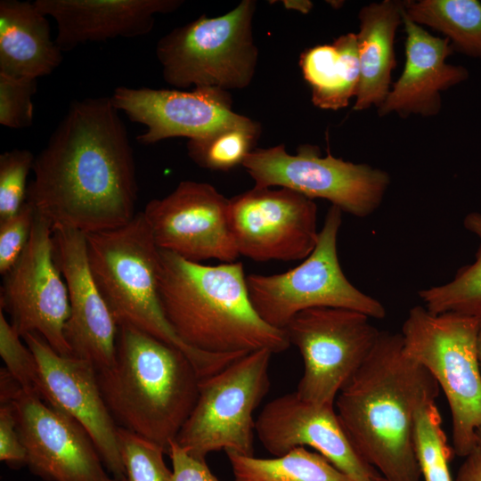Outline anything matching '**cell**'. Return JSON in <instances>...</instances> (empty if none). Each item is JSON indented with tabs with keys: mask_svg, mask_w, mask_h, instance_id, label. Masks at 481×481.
<instances>
[{
	"mask_svg": "<svg viewBox=\"0 0 481 481\" xmlns=\"http://www.w3.org/2000/svg\"><path fill=\"white\" fill-rule=\"evenodd\" d=\"M464 227L479 240L474 261L460 268L453 279L441 285L423 289L419 297L432 314L456 313L481 318V213L470 212Z\"/></svg>",
	"mask_w": 481,
	"mask_h": 481,
	"instance_id": "27",
	"label": "cell"
},
{
	"mask_svg": "<svg viewBox=\"0 0 481 481\" xmlns=\"http://www.w3.org/2000/svg\"><path fill=\"white\" fill-rule=\"evenodd\" d=\"M242 167L258 187H284L311 200L323 199L342 212L363 218L382 203L389 175L367 164L321 156L318 146L305 144L289 154L283 144L255 149Z\"/></svg>",
	"mask_w": 481,
	"mask_h": 481,
	"instance_id": "10",
	"label": "cell"
},
{
	"mask_svg": "<svg viewBox=\"0 0 481 481\" xmlns=\"http://www.w3.org/2000/svg\"><path fill=\"white\" fill-rule=\"evenodd\" d=\"M477 349L478 363H479L480 371H481V318H479V327H478L477 340Z\"/></svg>",
	"mask_w": 481,
	"mask_h": 481,
	"instance_id": "40",
	"label": "cell"
},
{
	"mask_svg": "<svg viewBox=\"0 0 481 481\" xmlns=\"http://www.w3.org/2000/svg\"><path fill=\"white\" fill-rule=\"evenodd\" d=\"M439 391L428 371L404 353L401 333L380 331L334 406L357 452L386 481H421L413 448L414 413Z\"/></svg>",
	"mask_w": 481,
	"mask_h": 481,
	"instance_id": "2",
	"label": "cell"
},
{
	"mask_svg": "<svg viewBox=\"0 0 481 481\" xmlns=\"http://www.w3.org/2000/svg\"><path fill=\"white\" fill-rule=\"evenodd\" d=\"M259 134V124L250 120L207 137L189 139L188 156L202 168L228 171L242 166L247 156L255 150Z\"/></svg>",
	"mask_w": 481,
	"mask_h": 481,
	"instance_id": "29",
	"label": "cell"
},
{
	"mask_svg": "<svg viewBox=\"0 0 481 481\" xmlns=\"http://www.w3.org/2000/svg\"><path fill=\"white\" fill-rule=\"evenodd\" d=\"M479 319L456 313L435 314L423 306L410 309L401 336L404 353L437 382L448 402L452 449L466 457L481 427V371L477 340Z\"/></svg>",
	"mask_w": 481,
	"mask_h": 481,
	"instance_id": "6",
	"label": "cell"
},
{
	"mask_svg": "<svg viewBox=\"0 0 481 481\" xmlns=\"http://www.w3.org/2000/svg\"><path fill=\"white\" fill-rule=\"evenodd\" d=\"M62 60L48 16L35 2L0 1V74L37 79L52 74Z\"/></svg>",
	"mask_w": 481,
	"mask_h": 481,
	"instance_id": "22",
	"label": "cell"
},
{
	"mask_svg": "<svg viewBox=\"0 0 481 481\" xmlns=\"http://www.w3.org/2000/svg\"><path fill=\"white\" fill-rule=\"evenodd\" d=\"M230 199L213 185L182 181L168 195L147 203L143 214L159 249L188 261L236 262L229 217Z\"/></svg>",
	"mask_w": 481,
	"mask_h": 481,
	"instance_id": "14",
	"label": "cell"
},
{
	"mask_svg": "<svg viewBox=\"0 0 481 481\" xmlns=\"http://www.w3.org/2000/svg\"><path fill=\"white\" fill-rule=\"evenodd\" d=\"M371 317L355 310L317 307L297 314L283 330L299 351L303 374L295 391L317 404L334 405L379 337Z\"/></svg>",
	"mask_w": 481,
	"mask_h": 481,
	"instance_id": "11",
	"label": "cell"
},
{
	"mask_svg": "<svg viewBox=\"0 0 481 481\" xmlns=\"http://www.w3.org/2000/svg\"><path fill=\"white\" fill-rule=\"evenodd\" d=\"M412 439L423 481H453L450 461L454 452L442 428L436 398L426 399L416 409Z\"/></svg>",
	"mask_w": 481,
	"mask_h": 481,
	"instance_id": "28",
	"label": "cell"
},
{
	"mask_svg": "<svg viewBox=\"0 0 481 481\" xmlns=\"http://www.w3.org/2000/svg\"><path fill=\"white\" fill-rule=\"evenodd\" d=\"M118 443L125 469L121 481H174L161 447L120 427Z\"/></svg>",
	"mask_w": 481,
	"mask_h": 481,
	"instance_id": "30",
	"label": "cell"
},
{
	"mask_svg": "<svg viewBox=\"0 0 481 481\" xmlns=\"http://www.w3.org/2000/svg\"><path fill=\"white\" fill-rule=\"evenodd\" d=\"M37 79L0 74V124L12 129L29 127Z\"/></svg>",
	"mask_w": 481,
	"mask_h": 481,
	"instance_id": "33",
	"label": "cell"
},
{
	"mask_svg": "<svg viewBox=\"0 0 481 481\" xmlns=\"http://www.w3.org/2000/svg\"><path fill=\"white\" fill-rule=\"evenodd\" d=\"M27 465L48 481H110L85 428L37 395L22 390L11 404Z\"/></svg>",
	"mask_w": 481,
	"mask_h": 481,
	"instance_id": "17",
	"label": "cell"
},
{
	"mask_svg": "<svg viewBox=\"0 0 481 481\" xmlns=\"http://www.w3.org/2000/svg\"><path fill=\"white\" fill-rule=\"evenodd\" d=\"M110 481H117V480H116V479H114V478H111V479H110Z\"/></svg>",
	"mask_w": 481,
	"mask_h": 481,
	"instance_id": "42",
	"label": "cell"
},
{
	"mask_svg": "<svg viewBox=\"0 0 481 481\" xmlns=\"http://www.w3.org/2000/svg\"><path fill=\"white\" fill-rule=\"evenodd\" d=\"M342 211L330 206L312 253L296 267L281 273L247 275L251 304L270 326L283 330L298 313L317 307L345 308L383 319L385 306L355 287L346 277L338 257Z\"/></svg>",
	"mask_w": 481,
	"mask_h": 481,
	"instance_id": "8",
	"label": "cell"
},
{
	"mask_svg": "<svg viewBox=\"0 0 481 481\" xmlns=\"http://www.w3.org/2000/svg\"><path fill=\"white\" fill-rule=\"evenodd\" d=\"M97 379L116 423L167 453L196 404L201 377L181 349L120 324L114 363Z\"/></svg>",
	"mask_w": 481,
	"mask_h": 481,
	"instance_id": "4",
	"label": "cell"
},
{
	"mask_svg": "<svg viewBox=\"0 0 481 481\" xmlns=\"http://www.w3.org/2000/svg\"><path fill=\"white\" fill-rule=\"evenodd\" d=\"M110 99L118 111L146 127L136 137L145 145L178 136L203 138L251 120L235 113L229 93L217 87L184 91L118 86Z\"/></svg>",
	"mask_w": 481,
	"mask_h": 481,
	"instance_id": "16",
	"label": "cell"
},
{
	"mask_svg": "<svg viewBox=\"0 0 481 481\" xmlns=\"http://www.w3.org/2000/svg\"><path fill=\"white\" fill-rule=\"evenodd\" d=\"M118 112L110 96L72 102L36 156L26 201L53 226L87 234L135 216V157Z\"/></svg>",
	"mask_w": 481,
	"mask_h": 481,
	"instance_id": "1",
	"label": "cell"
},
{
	"mask_svg": "<svg viewBox=\"0 0 481 481\" xmlns=\"http://www.w3.org/2000/svg\"><path fill=\"white\" fill-rule=\"evenodd\" d=\"M455 481H481V447L478 444L465 457Z\"/></svg>",
	"mask_w": 481,
	"mask_h": 481,
	"instance_id": "37",
	"label": "cell"
},
{
	"mask_svg": "<svg viewBox=\"0 0 481 481\" xmlns=\"http://www.w3.org/2000/svg\"><path fill=\"white\" fill-rule=\"evenodd\" d=\"M233 481H353L319 452L295 448L274 458L226 452Z\"/></svg>",
	"mask_w": 481,
	"mask_h": 481,
	"instance_id": "25",
	"label": "cell"
},
{
	"mask_svg": "<svg viewBox=\"0 0 481 481\" xmlns=\"http://www.w3.org/2000/svg\"><path fill=\"white\" fill-rule=\"evenodd\" d=\"M0 310V355L5 368L23 390L41 398V381L37 360L27 344Z\"/></svg>",
	"mask_w": 481,
	"mask_h": 481,
	"instance_id": "32",
	"label": "cell"
},
{
	"mask_svg": "<svg viewBox=\"0 0 481 481\" xmlns=\"http://www.w3.org/2000/svg\"><path fill=\"white\" fill-rule=\"evenodd\" d=\"M0 460L12 467L27 465V452L17 428L12 405L0 407Z\"/></svg>",
	"mask_w": 481,
	"mask_h": 481,
	"instance_id": "35",
	"label": "cell"
},
{
	"mask_svg": "<svg viewBox=\"0 0 481 481\" xmlns=\"http://www.w3.org/2000/svg\"><path fill=\"white\" fill-rule=\"evenodd\" d=\"M229 217L240 256L256 262L304 260L318 241L315 202L288 188L254 186L230 199Z\"/></svg>",
	"mask_w": 481,
	"mask_h": 481,
	"instance_id": "13",
	"label": "cell"
},
{
	"mask_svg": "<svg viewBox=\"0 0 481 481\" xmlns=\"http://www.w3.org/2000/svg\"><path fill=\"white\" fill-rule=\"evenodd\" d=\"M86 238L90 271L118 325L135 327L181 349L201 379L239 357L192 349L170 327L159 294L160 249L143 212L120 227Z\"/></svg>",
	"mask_w": 481,
	"mask_h": 481,
	"instance_id": "5",
	"label": "cell"
},
{
	"mask_svg": "<svg viewBox=\"0 0 481 481\" xmlns=\"http://www.w3.org/2000/svg\"><path fill=\"white\" fill-rule=\"evenodd\" d=\"M403 24L406 33L405 64L400 77L378 108L379 114L434 116L441 109V93L465 81L469 72L462 66L446 63L445 60L453 52L446 37L432 36L412 21L404 10Z\"/></svg>",
	"mask_w": 481,
	"mask_h": 481,
	"instance_id": "21",
	"label": "cell"
},
{
	"mask_svg": "<svg viewBox=\"0 0 481 481\" xmlns=\"http://www.w3.org/2000/svg\"><path fill=\"white\" fill-rule=\"evenodd\" d=\"M404 1L384 0L363 6L359 12L356 34L360 80L355 110L379 107L390 92L395 68L394 42L403 24Z\"/></svg>",
	"mask_w": 481,
	"mask_h": 481,
	"instance_id": "23",
	"label": "cell"
},
{
	"mask_svg": "<svg viewBox=\"0 0 481 481\" xmlns=\"http://www.w3.org/2000/svg\"><path fill=\"white\" fill-rule=\"evenodd\" d=\"M55 20V42L64 53L79 45L134 38L152 29L155 15L175 11L181 0H36Z\"/></svg>",
	"mask_w": 481,
	"mask_h": 481,
	"instance_id": "20",
	"label": "cell"
},
{
	"mask_svg": "<svg viewBox=\"0 0 481 481\" xmlns=\"http://www.w3.org/2000/svg\"><path fill=\"white\" fill-rule=\"evenodd\" d=\"M289 4L291 7L303 12H307L312 7V3L308 1L289 2Z\"/></svg>",
	"mask_w": 481,
	"mask_h": 481,
	"instance_id": "39",
	"label": "cell"
},
{
	"mask_svg": "<svg viewBox=\"0 0 481 481\" xmlns=\"http://www.w3.org/2000/svg\"><path fill=\"white\" fill-rule=\"evenodd\" d=\"M255 10V1L243 0L226 14L202 15L161 37L156 55L165 81L176 88L248 86L257 62Z\"/></svg>",
	"mask_w": 481,
	"mask_h": 481,
	"instance_id": "7",
	"label": "cell"
},
{
	"mask_svg": "<svg viewBox=\"0 0 481 481\" xmlns=\"http://www.w3.org/2000/svg\"><path fill=\"white\" fill-rule=\"evenodd\" d=\"M299 64L316 107L337 110L356 95L360 80L356 34L347 33L331 45L306 50Z\"/></svg>",
	"mask_w": 481,
	"mask_h": 481,
	"instance_id": "24",
	"label": "cell"
},
{
	"mask_svg": "<svg viewBox=\"0 0 481 481\" xmlns=\"http://www.w3.org/2000/svg\"><path fill=\"white\" fill-rule=\"evenodd\" d=\"M404 10L415 23L427 25L445 35L453 51L481 60V2L404 1Z\"/></svg>",
	"mask_w": 481,
	"mask_h": 481,
	"instance_id": "26",
	"label": "cell"
},
{
	"mask_svg": "<svg viewBox=\"0 0 481 481\" xmlns=\"http://www.w3.org/2000/svg\"><path fill=\"white\" fill-rule=\"evenodd\" d=\"M477 444L481 447V427L476 430Z\"/></svg>",
	"mask_w": 481,
	"mask_h": 481,
	"instance_id": "41",
	"label": "cell"
},
{
	"mask_svg": "<svg viewBox=\"0 0 481 481\" xmlns=\"http://www.w3.org/2000/svg\"><path fill=\"white\" fill-rule=\"evenodd\" d=\"M36 208L26 201L13 216L0 220V273L5 275L27 247Z\"/></svg>",
	"mask_w": 481,
	"mask_h": 481,
	"instance_id": "34",
	"label": "cell"
},
{
	"mask_svg": "<svg viewBox=\"0 0 481 481\" xmlns=\"http://www.w3.org/2000/svg\"><path fill=\"white\" fill-rule=\"evenodd\" d=\"M3 277L0 310L10 315L21 338L37 333L59 355H71L64 337L68 289L54 260L53 225L37 210L27 247Z\"/></svg>",
	"mask_w": 481,
	"mask_h": 481,
	"instance_id": "12",
	"label": "cell"
},
{
	"mask_svg": "<svg viewBox=\"0 0 481 481\" xmlns=\"http://www.w3.org/2000/svg\"><path fill=\"white\" fill-rule=\"evenodd\" d=\"M241 262L207 265L160 249L159 294L177 337L192 349L212 355L273 354L290 346L283 330L255 311Z\"/></svg>",
	"mask_w": 481,
	"mask_h": 481,
	"instance_id": "3",
	"label": "cell"
},
{
	"mask_svg": "<svg viewBox=\"0 0 481 481\" xmlns=\"http://www.w3.org/2000/svg\"><path fill=\"white\" fill-rule=\"evenodd\" d=\"M22 339L37 363L41 399L85 428L105 468L121 481L125 469L118 427L102 395L95 367L86 360L59 355L37 333H28Z\"/></svg>",
	"mask_w": 481,
	"mask_h": 481,
	"instance_id": "15",
	"label": "cell"
},
{
	"mask_svg": "<svg viewBox=\"0 0 481 481\" xmlns=\"http://www.w3.org/2000/svg\"><path fill=\"white\" fill-rule=\"evenodd\" d=\"M36 156L26 149L0 155V220L16 214L27 200V178Z\"/></svg>",
	"mask_w": 481,
	"mask_h": 481,
	"instance_id": "31",
	"label": "cell"
},
{
	"mask_svg": "<svg viewBox=\"0 0 481 481\" xmlns=\"http://www.w3.org/2000/svg\"><path fill=\"white\" fill-rule=\"evenodd\" d=\"M273 353L244 355L200 379L196 404L175 441L190 455L205 460L224 450L253 455L254 412L269 392Z\"/></svg>",
	"mask_w": 481,
	"mask_h": 481,
	"instance_id": "9",
	"label": "cell"
},
{
	"mask_svg": "<svg viewBox=\"0 0 481 481\" xmlns=\"http://www.w3.org/2000/svg\"><path fill=\"white\" fill-rule=\"evenodd\" d=\"M172 462L174 481H220L208 469L206 461L195 458L172 441L167 450Z\"/></svg>",
	"mask_w": 481,
	"mask_h": 481,
	"instance_id": "36",
	"label": "cell"
},
{
	"mask_svg": "<svg viewBox=\"0 0 481 481\" xmlns=\"http://www.w3.org/2000/svg\"><path fill=\"white\" fill-rule=\"evenodd\" d=\"M54 260L64 278L69 316L64 337L71 355L101 371L115 360L118 325L96 286L88 265L86 234L53 226Z\"/></svg>",
	"mask_w": 481,
	"mask_h": 481,
	"instance_id": "19",
	"label": "cell"
},
{
	"mask_svg": "<svg viewBox=\"0 0 481 481\" xmlns=\"http://www.w3.org/2000/svg\"><path fill=\"white\" fill-rule=\"evenodd\" d=\"M23 390L20 384L4 368L0 371V401L1 405L12 404Z\"/></svg>",
	"mask_w": 481,
	"mask_h": 481,
	"instance_id": "38",
	"label": "cell"
},
{
	"mask_svg": "<svg viewBox=\"0 0 481 481\" xmlns=\"http://www.w3.org/2000/svg\"><path fill=\"white\" fill-rule=\"evenodd\" d=\"M255 432L274 456L311 447L353 481H386L357 452L334 405L306 401L295 391L281 395L264 406L256 419Z\"/></svg>",
	"mask_w": 481,
	"mask_h": 481,
	"instance_id": "18",
	"label": "cell"
}]
</instances>
